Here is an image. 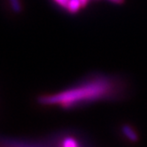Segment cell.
Masks as SVG:
<instances>
[{"label":"cell","mask_w":147,"mask_h":147,"mask_svg":"<svg viewBox=\"0 0 147 147\" xmlns=\"http://www.w3.org/2000/svg\"><path fill=\"white\" fill-rule=\"evenodd\" d=\"M116 90L115 79L100 75L59 93L42 96L38 98V102L45 106L59 105L62 108L69 109L82 104L107 99L114 95Z\"/></svg>","instance_id":"1"},{"label":"cell","mask_w":147,"mask_h":147,"mask_svg":"<svg viewBox=\"0 0 147 147\" xmlns=\"http://www.w3.org/2000/svg\"><path fill=\"white\" fill-rule=\"evenodd\" d=\"M121 132L125 136V138L132 143H136L139 139L138 134L136 132L134 128L129 124H124L121 127Z\"/></svg>","instance_id":"2"},{"label":"cell","mask_w":147,"mask_h":147,"mask_svg":"<svg viewBox=\"0 0 147 147\" xmlns=\"http://www.w3.org/2000/svg\"><path fill=\"white\" fill-rule=\"evenodd\" d=\"M82 7L80 0H68L67 10L71 13H76Z\"/></svg>","instance_id":"3"},{"label":"cell","mask_w":147,"mask_h":147,"mask_svg":"<svg viewBox=\"0 0 147 147\" xmlns=\"http://www.w3.org/2000/svg\"><path fill=\"white\" fill-rule=\"evenodd\" d=\"M61 147H80L79 142L72 136H67L62 140Z\"/></svg>","instance_id":"4"},{"label":"cell","mask_w":147,"mask_h":147,"mask_svg":"<svg viewBox=\"0 0 147 147\" xmlns=\"http://www.w3.org/2000/svg\"><path fill=\"white\" fill-rule=\"evenodd\" d=\"M10 4L15 13H20L22 11V5H20V0H10Z\"/></svg>","instance_id":"5"},{"label":"cell","mask_w":147,"mask_h":147,"mask_svg":"<svg viewBox=\"0 0 147 147\" xmlns=\"http://www.w3.org/2000/svg\"><path fill=\"white\" fill-rule=\"evenodd\" d=\"M54 1H55L57 4H59L60 6L64 7L65 9H67V3H68V0H54Z\"/></svg>","instance_id":"6"},{"label":"cell","mask_w":147,"mask_h":147,"mask_svg":"<svg viewBox=\"0 0 147 147\" xmlns=\"http://www.w3.org/2000/svg\"><path fill=\"white\" fill-rule=\"evenodd\" d=\"M109 1L112 2V3H114V4L121 5V4H123L125 2V0H109Z\"/></svg>","instance_id":"7"},{"label":"cell","mask_w":147,"mask_h":147,"mask_svg":"<svg viewBox=\"0 0 147 147\" xmlns=\"http://www.w3.org/2000/svg\"><path fill=\"white\" fill-rule=\"evenodd\" d=\"M80 1H81V3H82V7H85V6L88 5V3H89L90 0H80Z\"/></svg>","instance_id":"8"}]
</instances>
